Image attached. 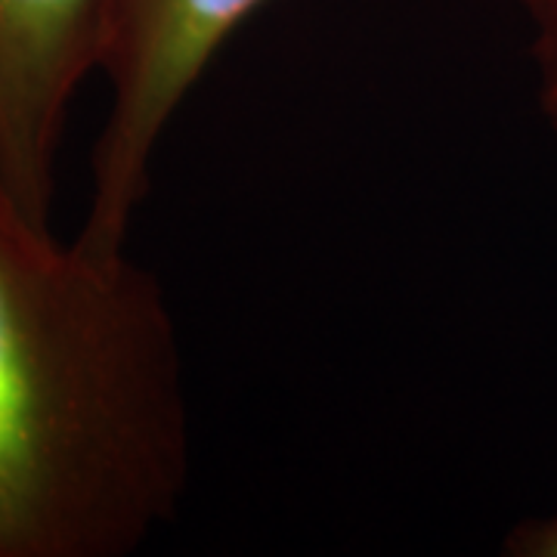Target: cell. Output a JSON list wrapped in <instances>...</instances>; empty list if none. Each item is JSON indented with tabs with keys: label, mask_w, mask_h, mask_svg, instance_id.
I'll list each match as a JSON object with an SVG mask.
<instances>
[{
	"label": "cell",
	"mask_w": 557,
	"mask_h": 557,
	"mask_svg": "<svg viewBox=\"0 0 557 557\" xmlns=\"http://www.w3.org/2000/svg\"><path fill=\"white\" fill-rule=\"evenodd\" d=\"M189 387L161 282L0 189V557H127L177 520Z\"/></svg>",
	"instance_id": "cell-1"
},
{
	"label": "cell",
	"mask_w": 557,
	"mask_h": 557,
	"mask_svg": "<svg viewBox=\"0 0 557 557\" xmlns=\"http://www.w3.org/2000/svg\"><path fill=\"white\" fill-rule=\"evenodd\" d=\"M267 0H115L102 60L112 102L90 152V205L75 239L127 251L161 137L223 40Z\"/></svg>",
	"instance_id": "cell-2"
},
{
	"label": "cell",
	"mask_w": 557,
	"mask_h": 557,
	"mask_svg": "<svg viewBox=\"0 0 557 557\" xmlns=\"http://www.w3.org/2000/svg\"><path fill=\"white\" fill-rule=\"evenodd\" d=\"M115 0H0V189L50 226L69 109L106 60Z\"/></svg>",
	"instance_id": "cell-3"
},
{
	"label": "cell",
	"mask_w": 557,
	"mask_h": 557,
	"mask_svg": "<svg viewBox=\"0 0 557 557\" xmlns=\"http://www.w3.org/2000/svg\"><path fill=\"white\" fill-rule=\"evenodd\" d=\"M527 13L533 20V57L542 84V109L557 131V0H527Z\"/></svg>",
	"instance_id": "cell-4"
},
{
	"label": "cell",
	"mask_w": 557,
	"mask_h": 557,
	"mask_svg": "<svg viewBox=\"0 0 557 557\" xmlns=\"http://www.w3.org/2000/svg\"><path fill=\"white\" fill-rule=\"evenodd\" d=\"M508 552L523 557H557V518L520 523L508 536Z\"/></svg>",
	"instance_id": "cell-5"
}]
</instances>
